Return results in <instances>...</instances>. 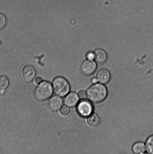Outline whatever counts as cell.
<instances>
[{
    "mask_svg": "<svg viewBox=\"0 0 153 154\" xmlns=\"http://www.w3.org/2000/svg\"><path fill=\"white\" fill-rule=\"evenodd\" d=\"M98 81L102 84H106L109 81L110 75L108 71L106 69H102L99 71L97 75Z\"/></svg>",
    "mask_w": 153,
    "mask_h": 154,
    "instance_id": "cell-9",
    "label": "cell"
},
{
    "mask_svg": "<svg viewBox=\"0 0 153 154\" xmlns=\"http://www.w3.org/2000/svg\"><path fill=\"white\" fill-rule=\"evenodd\" d=\"M87 57L88 59V60H93L94 59L95 56H94V54H93V53L89 52L87 54Z\"/></svg>",
    "mask_w": 153,
    "mask_h": 154,
    "instance_id": "cell-18",
    "label": "cell"
},
{
    "mask_svg": "<svg viewBox=\"0 0 153 154\" xmlns=\"http://www.w3.org/2000/svg\"><path fill=\"white\" fill-rule=\"evenodd\" d=\"M79 97L75 93H71L64 98V103L66 105L69 107L76 106L79 102Z\"/></svg>",
    "mask_w": 153,
    "mask_h": 154,
    "instance_id": "cell-8",
    "label": "cell"
},
{
    "mask_svg": "<svg viewBox=\"0 0 153 154\" xmlns=\"http://www.w3.org/2000/svg\"><path fill=\"white\" fill-rule=\"evenodd\" d=\"M22 75L24 81L26 83L31 82L36 75V70L34 67L31 65H26L22 69Z\"/></svg>",
    "mask_w": 153,
    "mask_h": 154,
    "instance_id": "cell-6",
    "label": "cell"
},
{
    "mask_svg": "<svg viewBox=\"0 0 153 154\" xmlns=\"http://www.w3.org/2000/svg\"><path fill=\"white\" fill-rule=\"evenodd\" d=\"M9 84V80L7 76H0V92L4 93L8 87Z\"/></svg>",
    "mask_w": 153,
    "mask_h": 154,
    "instance_id": "cell-13",
    "label": "cell"
},
{
    "mask_svg": "<svg viewBox=\"0 0 153 154\" xmlns=\"http://www.w3.org/2000/svg\"><path fill=\"white\" fill-rule=\"evenodd\" d=\"M132 150L133 153L135 154H144L146 152V147L143 143L139 142L133 145Z\"/></svg>",
    "mask_w": 153,
    "mask_h": 154,
    "instance_id": "cell-12",
    "label": "cell"
},
{
    "mask_svg": "<svg viewBox=\"0 0 153 154\" xmlns=\"http://www.w3.org/2000/svg\"><path fill=\"white\" fill-rule=\"evenodd\" d=\"M35 82L37 84H40L43 82V79L40 77H37L35 79Z\"/></svg>",
    "mask_w": 153,
    "mask_h": 154,
    "instance_id": "cell-19",
    "label": "cell"
},
{
    "mask_svg": "<svg viewBox=\"0 0 153 154\" xmlns=\"http://www.w3.org/2000/svg\"><path fill=\"white\" fill-rule=\"evenodd\" d=\"M95 61L99 64H103L105 62L107 58V55L106 53L103 50L97 49L94 52Z\"/></svg>",
    "mask_w": 153,
    "mask_h": 154,
    "instance_id": "cell-10",
    "label": "cell"
},
{
    "mask_svg": "<svg viewBox=\"0 0 153 154\" xmlns=\"http://www.w3.org/2000/svg\"><path fill=\"white\" fill-rule=\"evenodd\" d=\"M88 125L91 128H95L99 126L100 123V119L96 114H92L88 116L87 120Z\"/></svg>",
    "mask_w": 153,
    "mask_h": 154,
    "instance_id": "cell-11",
    "label": "cell"
},
{
    "mask_svg": "<svg viewBox=\"0 0 153 154\" xmlns=\"http://www.w3.org/2000/svg\"><path fill=\"white\" fill-rule=\"evenodd\" d=\"M97 68V65L95 62L91 60H87L82 63L81 70L84 75L89 76L93 74Z\"/></svg>",
    "mask_w": 153,
    "mask_h": 154,
    "instance_id": "cell-5",
    "label": "cell"
},
{
    "mask_svg": "<svg viewBox=\"0 0 153 154\" xmlns=\"http://www.w3.org/2000/svg\"><path fill=\"white\" fill-rule=\"evenodd\" d=\"M60 114L63 116H68L70 113V109L69 107L66 105L63 106L60 111Z\"/></svg>",
    "mask_w": 153,
    "mask_h": 154,
    "instance_id": "cell-15",
    "label": "cell"
},
{
    "mask_svg": "<svg viewBox=\"0 0 153 154\" xmlns=\"http://www.w3.org/2000/svg\"><path fill=\"white\" fill-rule=\"evenodd\" d=\"M77 109L78 113L81 116L87 117L92 114L93 107L89 101L84 100L78 104Z\"/></svg>",
    "mask_w": 153,
    "mask_h": 154,
    "instance_id": "cell-4",
    "label": "cell"
},
{
    "mask_svg": "<svg viewBox=\"0 0 153 154\" xmlns=\"http://www.w3.org/2000/svg\"><path fill=\"white\" fill-rule=\"evenodd\" d=\"M52 87L55 94L60 97H64L68 94L70 90L69 84L63 77H57L52 82Z\"/></svg>",
    "mask_w": 153,
    "mask_h": 154,
    "instance_id": "cell-3",
    "label": "cell"
},
{
    "mask_svg": "<svg viewBox=\"0 0 153 154\" xmlns=\"http://www.w3.org/2000/svg\"><path fill=\"white\" fill-rule=\"evenodd\" d=\"M78 96L79 99L84 100L86 99L87 97V93L84 91H80L78 93Z\"/></svg>",
    "mask_w": 153,
    "mask_h": 154,
    "instance_id": "cell-17",
    "label": "cell"
},
{
    "mask_svg": "<svg viewBox=\"0 0 153 154\" xmlns=\"http://www.w3.org/2000/svg\"><path fill=\"white\" fill-rule=\"evenodd\" d=\"M7 24V19L2 14L0 13V30L3 29Z\"/></svg>",
    "mask_w": 153,
    "mask_h": 154,
    "instance_id": "cell-16",
    "label": "cell"
},
{
    "mask_svg": "<svg viewBox=\"0 0 153 154\" xmlns=\"http://www.w3.org/2000/svg\"><path fill=\"white\" fill-rule=\"evenodd\" d=\"M63 101L60 97L53 96L49 100L48 106L49 109L53 112L57 111L62 106Z\"/></svg>",
    "mask_w": 153,
    "mask_h": 154,
    "instance_id": "cell-7",
    "label": "cell"
},
{
    "mask_svg": "<svg viewBox=\"0 0 153 154\" xmlns=\"http://www.w3.org/2000/svg\"><path fill=\"white\" fill-rule=\"evenodd\" d=\"M53 89L50 83L43 81L38 84L34 91V96L37 100L42 102L47 100L52 96Z\"/></svg>",
    "mask_w": 153,
    "mask_h": 154,
    "instance_id": "cell-2",
    "label": "cell"
},
{
    "mask_svg": "<svg viewBox=\"0 0 153 154\" xmlns=\"http://www.w3.org/2000/svg\"><path fill=\"white\" fill-rule=\"evenodd\" d=\"M98 80H97V78H94L91 79V82L93 84H96V83L98 82Z\"/></svg>",
    "mask_w": 153,
    "mask_h": 154,
    "instance_id": "cell-20",
    "label": "cell"
},
{
    "mask_svg": "<svg viewBox=\"0 0 153 154\" xmlns=\"http://www.w3.org/2000/svg\"><path fill=\"white\" fill-rule=\"evenodd\" d=\"M145 147L146 152L148 154H153V135L147 139Z\"/></svg>",
    "mask_w": 153,
    "mask_h": 154,
    "instance_id": "cell-14",
    "label": "cell"
},
{
    "mask_svg": "<svg viewBox=\"0 0 153 154\" xmlns=\"http://www.w3.org/2000/svg\"><path fill=\"white\" fill-rule=\"evenodd\" d=\"M87 97L90 102L98 103L107 97V88L102 84H95L91 86L87 91Z\"/></svg>",
    "mask_w": 153,
    "mask_h": 154,
    "instance_id": "cell-1",
    "label": "cell"
}]
</instances>
